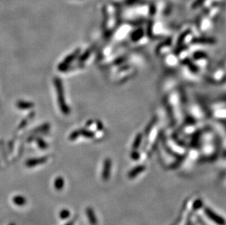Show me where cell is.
<instances>
[{
    "label": "cell",
    "mask_w": 226,
    "mask_h": 225,
    "mask_svg": "<svg viewBox=\"0 0 226 225\" xmlns=\"http://www.w3.org/2000/svg\"><path fill=\"white\" fill-rule=\"evenodd\" d=\"M13 202L15 205H18V206H24L27 203V200L21 195H17V196L13 197Z\"/></svg>",
    "instance_id": "6"
},
{
    "label": "cell",
    "mask_w": 226,
    "mask_h": 225,
    "mask_svg": "<svg viewBox=\"0 0 226 225\" xmlns=\"http://www.w3.org/2000/svg\"><path fill=\"white\" fill-rule=\"evenodd\" d=\"M86 215L88 216V219L91 225H97V220L95 213H94V210L91 208H87L86 210Z\"/></svg>",
    "instance_id": "3"
},
{
    "label": "cell",
    "mask_w": 226,
    "mask_h": 225,
    "mask_svg": "<svg viewBox=\"0 0 226 225\" xmlns=\"http://www.w3.org/2000/svg\"><path fill=\"white\" fill-rule=\"evenodd\" d=\"M10 225H15V224H13V223H12V224H10Z\"/></svg>",
    "instance_id": "11"
},
{
    "label": "cell",
    "mask_w": 226,
    "mask_h": 225,
    "mask_svg": "<svg viewBox=\"0 0 226 225\" xmlns=\"http://www.w3.org/2000/svg\"><path fill=\"white\" fill-rule=\"evenodd\" d=\"M65 225H73V221H69V222H68L66 224H65Z\"/></svg>",
    "instance_id": "10"
},
{
    "label": "cell",
    "mask_w": 226,
    "mask_h": 225,
    "mask_svg": "<svg viewBox=\"0 0 226 225\" xmlns=\"http://www.w3.org/2000/svg\"><path fill=\"white\" fill-rule=\"evenodd\" d=\"M46 161L45 158H40V159H30L26 163V165L29 167H32L34 166H37L40 164L44 163Z\"/></svg>",
    "instance_id": "5"
},
{
    "label": "cell",
    "mask_w": 226,
    "mask_h": 225,
    "mask_svg": "<svg viewBox=\"0 0 226 225\" xmlns=\"http://www.w3.org/2000/svg\"><path fill=\"white\" fill-rule=\"evenodd\" d=\"M54 185V188L56 190L61 191V190L63 189L64 186H65V179L61 176L57 177V178H55Z\"/></svg>",
    "instance_id": "4"
},
{
    "label": "cell",
    "mask_w": 226,
    "mask_h": 225,
    "mask_svg": "<svg viewBox=\"0 0 226 225\" xmlns=\"http://www.w3.org/2000/svg\"><path fill=\"white\" fill-rule=\"evenodd\" d=\"M205 213H206V214L207 215L208 217H209V218H211L213 221L216 222L217 224H219V225L225 224V220L221 217V216H219L217 214H216L215 213H214V212H213L211 209H209V208H206Z\"/></svg>",
    "instance_id": "1"
},
{
    "label": "cell",
    "mask_w": 226,
    "mask_h": 225,
    "mask_svg": "<svg viewBox=\"0 0 226 225\" xmlns=\"http://www.w3.org/2000/svg\"><path fill=\"white\" fill-rule=\"evenodd\" d=\"M144 169H145V167H144L143 166H139V167H135L134 170H132V171L129 172V177L131 178H135V177H136L138 174L141 173L144 170Z\"/></svg>",
    "instance_id": "7"
},
{
    "label": "cell",
    "mask_w": 226,
    "mask_h": 225,
    "mask_svg": "<svg viewBox=\"0 0 226 225\" xmlns=\"http://www.w3.org/2000/svg\"><path fill=\"white\" fill-rule=\"evenodd\" d=\"M70 216V212L68 209H62L59 213V217L62 220H65L68 218Z\"/></svg>",
    "instance_id": "8"
},
{
    "label": "cell",
    "mask_w": 226,
    "mask_h": 225,
    "mask_svg": "<svg viewBox=\"0 0 226 225\" xmlns=\"http://www.w3.org/2000/svg\"><path fill=\"white\" fill-rule=\"evenodd\" d=\"M194 206L196 209H198V208H200L201 206H202V202H201V200H198V201H196V203H195Z\"/></svg>",
    "instance_id": "9"
},
{
    "label": "cell",
    "mask_w": 226,
    "mask_h": 225,
    "mask_svg": "<svg viewBox=\"0 0 226 225\" xmlns=\"http://www.w3.org/2000/svg\"><path fill=\"white\" fill-rule=\"evenodd\" d=\"M111 162L109 159H106L104 162V166H103V170L102 173L103 179L105 180H107L109 178L110 173H111Z\"/></svg>",
    "instance_id": "2"
}]
</instances>
